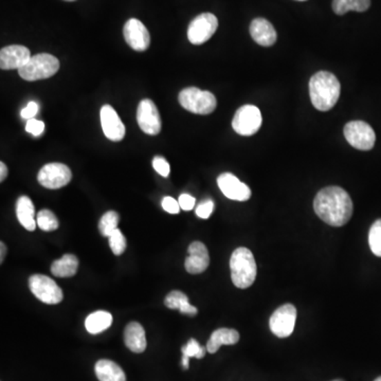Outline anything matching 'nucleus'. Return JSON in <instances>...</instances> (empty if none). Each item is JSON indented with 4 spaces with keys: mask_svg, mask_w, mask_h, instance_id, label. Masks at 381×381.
I'll use <instances>...</instances> for the list:
<instances>
[{
    "mask_svg": "<svg viewBox=\"0 0 381 381\" xmlns=\"http://www.w3.org/2000/svg\"><path fill=\"white\" fill-rule=\"evenodd\" d=\"M313 209L327 225L342 227L352 218L354 204L346 190L340 186H326L315 195Z\"/></svg>",
    "mask_w": 381,
    "mask_h": 381,
    "instance_id": "1",
    "label": "nucleus"
},
{
    "mask_svg": "<svg viewBox=\"0 0 381 381\" xmlns=\"http://www.w3.org/2000/svg\"><path fill=\"white\" fill-rule=\"evenodd\" d=\"M341 85L336 75L319 71L309 81V95L315 109L329 111L338 102Z\"/></svg>",
    "mask_w": 381,
    "mask_h": 381,
    "instance_id": "2",
    "label": "nucleus"
},
{
    "mask_svg": "<svg viewBox=\"0 0 381 381\" xmlns=\"http://www.w3.org/2000/svg\"><path fill=\"white\" fill-rule=\"evenodd\" d=\"M231 279L237 289H249L257 279V262L248 248L234 250L230 259Z\"/></svg>",
    "mask_w": 381,
    "mask_h": 381,
    "instance_id": "3",
    "label": "nucleus"
},
{
    "mask_svg": "<svg viewBox=\"0 0 381 381\" xmlns=\"http://www.w3.org/2000/svg\"><path fill=\"white\" fill-rule=\"evenodd\" d=\"M59 69V61L57 57L48 53H39L32 57L25 66L19 69V73L21 79L33 82L53 77Z\"/></svg>",
    "mask_w": 381,
    "mask_h": 381,
    "instance_id": "4",
    "label": "nucleus"
},
{
    "mask_svg": "<svg viewBox=\"0 0 381 381\" xmlns=\"http://www.w3.org/2000/svg\"><path fill=\"white\" fill-rule=\"evenodd\" d=\"M178 101L186 110L196 115L212 114L217 106V101L213 93L200 90L196 87H188L180 91Z\"/></svg>",
    "mask_w": 381,
    "mask_h": 381,
    "instance_id": "5",
    "label": "nucleus"
},
{
    "mask_svg": "<svg viewBox=\"0 0 381 381\" xmlns=\"http://www.w3.org/2000/svg\"><path fill=\"white\" fill-rule=\"evenodd\" d=\"M343 133L347 142L357 150H370L374 148L376 135L368 123L352 121L345 125Z\"/></svg>",
    "mask_w": 381,
    "mask_h": 381,
    "instance_id": "6",
    "label": "nucleus"
},
{
    "mask_svg": "<svg viewBox=\"0 0 381 381\" xmlns=\"http://www.w3.org/2000/svg\"><path fill=\"white\" fill-rule=\"evenodd\" d=\"M262 126L261 110L254 105H244L238 108L232 120L233 130L241 136H252Z\"/></svg>",
    "mask_w": 381,
    "mask_h": 381,
    "instance_id": "7",
    "label": "nucleus"
},
{
    "mask_svg": "<svg viewBox=\"0 0 381 381\" xmlns=\"http://www.w3.org/2000/svg\"><path fill=\"white\" fill-rule=\"evenodd\" d=\"M29 287L32 293L46 304H59L63 301V291L49 277L43 275H32L29 279Z\"/></svg>",
    "mask_w": 381,
    "mask_h": 381,
    "instance_id": "8",
    "label": "nucleus"
},
{
    "mask_svg": "<svg viewBox=\"0 0 381 381\" xmlns=\"http://www.w3.org/2000/svg\"><path fill=\"white\" fill-rule=\"evenodd\" d=\"M217 28L218 19L214 14H200L188 25V41L193 45H202L213 37Z\"/></svg>",
    "mask_w": 381,
    "mask_h": 381,
    "instance_id": "9",
    "label": "nucleus"
},
{
    "mask_svg": "<svg viewBox=\"0 0 381 381\" xmlns=\"http://www.w3.org/2000/svg\"><path fill=\"white\" fill-rule=\"evenodd\" d=\"M72 179V173L66 164L53 162L43 166L37 175V180L43 188L57 190L67 186Z\"/></svg>",
    "mask_w": 381,
    "mask_h": 381,
    "instance_id": "10",
    "label": "nucleus"
},
{
    "mask_svg": "<svg viewBox=\"0 0 381 381\" xmlns=\"http://www.w3.org/2000/svg\"><path fill=\"white\" fill-rule=\"evenodd\" d=\"M297 320V309L293 304H284L270 317L269 327L279 338H287L293 333Z\"/></svg>",
    "mask_w": 381,
    "mask_h": 381,
    "instance_id": "11",
    "label": "nucleus"
},
{
    "mask_svg": "<svg viewBox=\"0 0 381 381\" xmlns=\"http://www.w3.org/2000/svg\"><path fill=\"white\" fill-rule=\"evenodd\" d=\"M137 122L142 132L150 136H156L162 132V117L156 104L150 99H144L139 103Z\"/></svg>",
    "mask_w": 381,
    "mask_h": 381,
    "instance_id": "12",
    "label": "nucleus"
},
{
    "mask_svg": "<svg viewBox=\"0 0 381 381\" xmlns=\"http://www.w3.org/2000/svg\"><path fill=\"white\" fill-rule=\"evenodd\" d=\"M125 41L135 51L148 50L150 45V35L146 26L139 19H130L125 23L123 29Z\"/></svg>",
    "mask_w": 381,
    "mask_h": 381,
    "instance_id": "13",
    "label": "nucleus"
},
{
    "mask_svg": "<svg viewBox=\"0 0 381 381\" xmlns=\"http://www.w3.org/2000/svg\"><path fill=\"white\" fill-rule=\"evenodd\" d=\"M217 184L226 197L237 202H246L251 197V190L231 173H224L217 178Z\"/></svg>",
    "mask_w": 381,
    "mask_h": 381,
    "instance_id": "14",
    "label": "nucleus"
},
{
    "mask_svg": "<svg viewBox=\"0 0 381 381\" xmlns=\"http://www.w3.org/2000/svg\"><path fill=\"white\" fill-rule=\"evenodd\" d=\"M100 117L103 133L107 139L115 142L124 139L125 126L114 107L104 105L101 108Z\"/></svg>",
    "mask_w": 381,
    "mask_h": 381,
    "instance_id": "15",
    "label": "nucleus"
},
{
    "mask_svg": "<svg viewBox=\"0 0 381 381\" xmlns=\"http://www.w3.org/2000/svg\"><path fill=\"white\" fill-rule=\"evenodd\" d=\"M31 57L29 49L25 46H8L0 51V68L3 70L21 69Z\"/></svg>",
    "mask_w": 381,
    "mask_h": 381,
    "instance_id": "16",
    "label": "nucleus"
},
{
    "mask_svg": "<svg viewBox=\"0 0 381 381\" xmlns=\"http://www.w3.org/2000/svg\"><path fill=\"white\" fill-rule=\"evenodd\" d=\"M188 257L184 267L190 275H199L206 271L210 265L209 251L202 242H194L188 246Z\"/></svg>",
    "mask_w": 381,
    "mask_h": 381,
    "instance_id": "17",
    "label": "nucleus"
},
{
    "mask_svg": "<svg viewBox=\"0 0 381 381\" xmlns=\"http://www.w3.org/2000/svg\"><path fill=\"white\" fill-rule=\"evenodd\" d=\"M250 35L255 43L263 47L275 45L277 35L275 27L265 19H255L250 25Z\"/></svg>",
    "mask_w": 381,
    "mask_h": 381,
    "instance_id": "18",
    "label": "nucleus"
},
{
    "mask_svg": "<svg viewBox=\"0 0 381 381\" xmlns=\"http://www.w3.org/2000/svg\"><path fill=\"white\" fill-rule=\"evenodd\" d=\"M124 342L132 352L140 354L146 351V331L140 323L130 322L127 324L124 331Z\"/></svg>",
    "mask_w": 381,
    "mask_h": 381,
    "instance_id": "19",
    "label": "nucleus"
},
{
    "mask_svg": "<svg viewBox=\"0 0 381 381\" xmlns=\"http://www.w3.org/2000/svg\"><path fill=\"white\" fill-rule=\"evenodd\" d=\"M16 216L19 224L28 231H35L37 229L35 204L28 196H21L16 202Z\"/></svg>",
    "mask_w": 381,
    "mask_h": 381,
    "instance_id": "20",
    "label": "nucleus"
},
{
    "mask_svg": "<svg viewBox=\"0 0 381 381\" xmlns=\"http://www.w3.org/2000/svg\"><path fill=\"white\" fill-rule=\"evenodd\" d=\"M240 341V333L232 329H218L212 333L206 343V351L210 354L217 352L222 345H233Z\"/></svg>",
    "mask_w": 381,
    "mask_h": 381,
    "instance_id": "21",
    "label": "nucleus"
},
{
    "mask_svg": "<svg viewBox=\"0 0 381 381\" xmlns=\"http://www.w3.org/2000/svg\"><path fill=\"white\" fill-rule=\"evenodd\" d=\"M95 371L100 381H126L124 371L114 361L99 360L95 363Z\"/></svg>",
    "mask_w": 381,
    "mask_h": 381,
    "instance_id": "22",
    "label": "nucleus"
},
{
    "mask_svg": "<svg viewBox=\"0 0 381 381\" xmlns=\"http://www.w3.org/2000/svg\"><path fill=\"white\" fill-rule=\"evenodd\" d=\"M79 260L73 254H65L61 259L53 262L51 273L57 277H71L77 273Z\"/></svg>",
    "mask_w": 381,
    "mask_h": 381,
    "instance_id": "23",
    "label": "nucleus"
},
{
    "mask_svg": "<svg viewBox=\"0 0 381 381\" xmlns=\"http://www.w3.org/2000/svg\"><path fill=\"white\" fill-rule=\"evenodd\" d=\"M166 306L170 309H178L184 315H196L198 309L190 304L188 295L179 291H174L166 295L164 300Z\"/></svg>",
    "mask_w": 381,
    "mask_h": 381,
    "instance_id": "24",
    "label": "nucleus"
},
{
    "mask_svg": "<svg viewBox=\"0 0 381 381\" xmlns=\"http://www.w3.org/2000/svg\"><path fill=\"white\" fill-rule=\"evenodd\" d=\"M113 324V315L108 311H99L90 313L85 321L87 331L92 335L103 333Z\"/></svg>",
    "mask_w": 381,
    "mask_h": 381,
    "instance_id": "25",
    "label": "nucleus"
},
{
    "mask_svg": "<svg viewBox=\"0 0 381 381\" xmlns=\"http://www.w3.org/2000/svg\"><path fill=\"white\" fill-rule=\"evenodd\" d=\"M371 0H333V10L337 15H344L349 11L365 12Z\"/></svg>",
    "mask_w": 381,
    "mask_h": 381,
    "instance_id": "26",
    "label": "nucleus"
},
{
    "mask_svg": "<svg viewBox=\"0 0 381 381\" xmlns=\"http://www.w3.org/2000/svg\"><path fill=\"white\" fill-rule=\"evenodd\" d=\"M120 217L119 214L115 211H108L101 217L99 222V230L100 233L105 237H108L113 232L118 229V224Z\"/></svg>",
    "mask_w": 381,
    "mask_h": 381,
    "instance_id": "27",
    "label": "nucleus"
},
{
    "mask_svg": "<svg viewBox=\"0 0 381 381\" xmlns=\"http://www.w3.org/2000/svg\"><path fill=\"white\" fill-rule=\"evenodd\" d=\"M37 226L43 231H55L59 228V220L50 210H41L37 216Z\"/></svg>",
    "mask_w": 381,
    "mask_h": 381,
    "instance_id": "28",
    "label": "nucleus"
},
{
    "mask_svg": "<svg viewBox=\"0 0 381 381\" xmlns=\"http://www.w3.org/2000/svg\"><path fill=\"white\" fill-rule=\"evenodd\" d=\"M369 244L376 257H381V218L377 219L369 232Z\"/></svg>",
    "mask_w": 381,
    "mask_h": 381,
    "instance_id": "29",
    "label": "nucleus"
},
{
    "mask_svg": "<svg viewBox=\"0 0 381 381\" xmlns=\"http://www.w3.org/2000/svg\"><path fill=\"white\" fill-rule=\"evenodd\" d=\"M182 355L186 357V358H197L202 359L204 358V355H206V347L202 346L195 339H190L188 342L186 343L184 346H182Z\"/></svg>",
    "mask_w": 381,
    "mask_h": 381,
    "instance_id": "30",
    "label": "nucleus"
},
{
    "mask_svg": "<svg viewBox=\"0 0 381 381\" xmlns=\"http://www.w3.org/2000/svg\"><path fill=\"white\" fill-rule=\"evenodd\" d=\"M109 246L115 255H121L126 249V240L120 230L117 229L108 236Z\"/></svg>",
    "mask_w": 381,
    "mask_h": 381,
    "instance_id": "31",
    "label": "nucleus"
},
{
    "mask_svg": "<svg viewBox=\"0 0 381 381\" xmlns=\"http://www.w3.org/2000/svg\"><path fill=\"white\" fill-rule=\"evenodd\" d=\"M45 130V123L43 121L37 120V119H30L26 124V132L30 133L33 136H41Z\"/></svg>",
    "mask_w": 381,
    "mask_h": 381,
    "instance_id": "32",
    "label": "nucleus"
},
{
    "mask_svg": "<svg viewBox=\"0 0 381 381\" xmlns=\"http://www.w3.org/2000/svg\"><path fill=\"white\" fill-rule=\"evenodd\" d=\"M153 166L159 175H162V177H168L170 175V164L162 157H155L154 160H153Z\"/></svg>",
    "mask_w": 381,
    "mask_h": 381,
    "instance_id": "33",
    "label": "nucleus"
},
{
    "mask_svg": "<svg viewBox=\"0 0 381 381\" xmlns=\"http://www.w3.org/2000/svg\"><path fill=\"white\" fill-rule=\"evenodd\" d=\"M214 210V202L211 199L204 200L196 208V215L202 219H206L211 216Z\"/></svg>",
    "mask_w": 381,
    "mask_h": 381,
    "instance_id": "34",
    "label": "nucleus"
},
{
    "mask_svg": "<svg viewBox=\"0 0 381 381\" xmlns=\"http://www.w3.org/2000/svg\"><path fill=\"white\" fill-rule=\"evenodd\" d=\"M162 208L166 210L168 213L170 214H178L180 212V204L177 200L174 199L173 197H164L162 200Z\"/></svg>",
    "mask_w": 381,
    "mask_h": 381,
    "instance_id": "35",
    "label": "nucleus"
},
{
    "mask_svg": "<svg viewBox=\"0 0 381 381\" xmlns=\"http://www.w3.org/2000/svg\"><path fill=\"white\" fill-rule=\"evenodd\" d=\"M39 113V104L35 101L28 103L27 106L21 111V118L26 119V120H30V119L35 118Z\"/></svg>",
    "mask_w": 381,
    "mask_h": 381,
    "instance_id": "36",
    "label": "nucleus"
},
{
    "mask_svg": "<svg viewBox=\"0 0 381 381\" xmlns=\"http://www.w3.org/2000/svg\"><path fill=\"white\" fill-rule=\"evenodd\" d=\"M179 202L180 208L184 211H190L195 206L196 199L193 196L188 195V194H182L179 196Z\"/></svg>",
    "mask_w": 381,
    "mask_h": 381,
    "instance_id": "37",
    "label": "nucleus"
},
{
    "mask_svg": "<svg viewBox=\"0 0 381 381\" xmlns=\"http://www.w3.org/2000/svg\"><path fill=\"white\" fill-rule=\"evenodd\" d=\"M8 168L3 162H0V182H3L7 178Z\"/></svg>",
    "mask_w": 381,
    "mask_h": 381,
    "instance_id": "38",
    "label": "nucleus"
},
{
    "mask_svg": "<svg viewBox=\"0 0 381 381\" xmlns=\"http://www.w3.org/2000/svg\"><path fill=\"white\" fill-rule=\"evenodd\" d=\"M0 249H1V251H0V263L3 264V260H5L6 253H7V247H6L3 242L0 243Z\"/></svg>",
    "mask_w": 381,
    "mask_h": 381,
    "instance_id": "39",
    "label": "nucleus"
},
{
    "mask_svg": "<svg viewBox=\"0 0 381 381\" xmlns=\"http://www.w3.org/2000/svg\"><path fill=\"white\" fill-rule=\"evenodd\" d=\"M374 381H381V376L378 377V378L375 379Z\"/></svg>",
    "mask_w": 381,
    "mask_h": 381,
    "instance_id": "40",
    "label": "nucleus"
},
{
    "mask_svg": "<svg viewBox=\"0 0 381 381\" xmlns=\"http://www.w3.org/2000/svg\"><path fill=\"white\" fill-rule=\"evenodd\" d=\"M333 381H344V380H341V379H337V380H333Z\"/></svg>",
    "mask_w": 381,
    "mask_h": 381,
    "instance_id": "41",
    "label": "nucleus"
},
{
    "mask_svg": "<svg viewBox=\"0 0 381 381\" xmlns=\"http://www.w3.org/2000/svg\"><path fill=\"white\" fill-rule=\"evenodd\" d=\"M65 1H75V0H65Z\"/></svg>",
    "mask_w": 381,
    "mask_h": 381,
    "instance_id": "42",
    "label": "nucleus"
},
{
    "mask_svg": "<svg viewBox=\"0 0 381 381\" xmlns=\"http://www.w3.org/2000/svg\"><path fill=\"white\" fill-rule=\"evenodd\" d=\"M297 1H306V0H297Z\"/></svg>",
    "mask_w": 381,
    "mask_h": 381,
    "instance_id": "43",
    "label": "nucleus"
}]
</instances>
